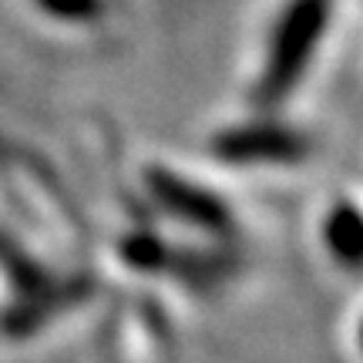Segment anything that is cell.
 I'll list each match as a JSON object with an SVG mask.
<instances>
[{"label":"cell","mask_w":363,"mask_h":363,"mask_svg":"<svg viewBox=\"0 0 363 363\" xmlns=\"http://www.w3.org/2000/svg\"><path fill=\"white\" fill-rule=\"evenodd\" d=\"M44 13H51L57 21L67 24H91V21H101L104 17V0H34Z\"/></svg>","instance_id":"3"},{"label":"cell","mask_w":363,"mask_h":363,"mask_svg":"<svg viewBox=\"0 0 363 363\" xmlns=\"http://www.w3.org/2000/svg\"><path fill=\"white\" fill-rule=\"evenodd\" d=\"M212 152L225 162H296L306 155V138L283 125H239L222 131Z\"/></svg>","instance_id":"2"},{"label":"cell","mask_w":363,"mask_h":363,"mask_svg":"<svg viewBox=\"0 0 363 363\" xmlns=\"http://www.w3.org/2000/svg\"><path fill=\"white\" fill-rule=\"evenodd\" d=\"M330 13H333V0H286L269 34V51L256 81V101L279 104L303 81L313 54L320 48V38L330 27Z\"/></svg>","instance_id":"1"}]
</instances>
